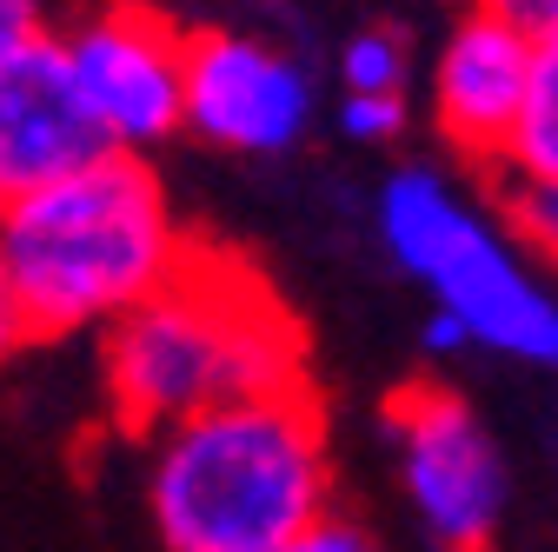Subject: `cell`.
Instances as JSON below:
<instances>
[{"label":"cell","instance_id":"cell-1","mask_svg":"<svg viewBox=\"0 0 558 552\" xmlns=\"http://www.w3.org/2000/svg\"><path fill=\"white\" fill-rule=\"evenodd\" d=\"M147 526L160 552H272L332 513V433L319 393L272 386L147 433Z\"/></svg>","mask_w":558,"mask_h":552},{"label":"cell","instance_id":"cell-2","mask_svg":"<svg viewBox=\"0 0 558 552\" xmlns=\"http://www.w3.org/2000/svg\"><path fill=\"white\" fill-rule=\"evenodd\" d=\"M306 380V333L233 253L186 247L167 280L100 333V386L113 427L160 433L186 412Z\"/></svg>","mask_w":558,"mask_h":552},{"label":"cell","instance_id":"cell-3","mask_svg":"<svg viewBox=\"0 0 558 552\" xmlns=\"http://www.w3.org/2000/svg\"><path fill=\"white\" fill-rule=\"evenodd\" d=\"M186 227L140 154H100L0 200V273L34 339L107 333L186 260Z\"/></svg>","mask_w":558,"mask_h":552},{"label":"cell","instance_id":"cell-4","mask_svg":"<svg viewBox=\"0 0 558 552\" xmlns=\"http://www.w3.org/2000/svg\"><path fill=\"white\" fill-rule=\"evenodd\" d=\"M373 220L392 266L472 333L478 353L558 373V293L493 206H478L439 167H392Z\"/></svg>","mask_w":558,"mask_h":552},{"label":"cell","instance_id":"cell-5","mask_svg":"<svg viewBox=\"0 0 558 552\" xmlns=\"http://www.w3.org/2000/svg\"><path fill=\"white\" fill-rule=\"evenodd\" d=\"M386 446L399 466V493L439 552H493L512 466L478 406L446 380H412L386 399Z\"/></svg>","mask_w":558,"mask_h":552},{"label":"cell","instance_id":"cell-6","mask_svg":"<svg viewBox=\"0 0 558 552\" xmlns=\"http://www.w3.org/2000/svg\"><path fill=\"white\" fill-rule=\"evenodd\" d=\"M53 34L113 154L154 160L167 141H180L186 27L160 0H87Z\"/></svg>","mask_w":558,"mask_h":552},{"label":"cell","instance_id":"cell-7","mask_svg":"<svg viewBox=\"0 0 558 552\" xmlns=\"http://www.w3.org/2000/svg\"><path fill=\"white\" fill-rule=\"evenodd\" d=\"M313 113H319V87L300 53L246 27H186L180 133L220 154L272 160L306 141Z\"/></svg>","mask_w":558,"mask_h":552},{"label":"cell","instance_id":"cell-8","mask_svg":"<svg viewBox=\"0 0 558 552\" xmlns=\"http://www.w3.org/2000/svg\"><path fill=\"white\" fill-rule=\"evenodd\" d=\"M525 81H532V40L512 21H499L485 0H465L426 60V107L446 147L499 173L525 107Z\"/></svg>","mask_w":558,"mask_h":552},{"label":"cell","instance_id":"cell-9","mask_svg":"<svg viewBox=\"0 0 558 552\" xmlns=\"http://www.w3.org/2000/svg\"><path fill=\"white\" fill-rule=\"evenodd\" d=\"M113 154L107 133L60 53V34L40 27L0 53V200L47 187L87 160Z\"/></svg>","mask_w":558,"mask_h":552},{"label":"cell","instance_id":"cell-10","mask_svg":"<svg viewBox=\"0 0 558 552\" xmlns=\"http://www.w3.org/2000/svg\"><path fill=\"white\" fill-rule=\"evenodd\" d=\"M499 173H538L558 180V34L532 40V81H525V107L512 127V147Z\"/></svg>","mask_w":558,"mask_h":552},{"label":"cell","instance_id":"cell-11","mask_svg":"<svg viewBox=\"0 0 558 552\" xmlns=\"http://www.w3.org/2000/svg\"><path fill=\"white\" fill-rule=\"evenodd\" d=\"M412 67H418V40L405 21H360L339 40L332 81H339V94H405Z\"/></svg>","mask_w":558,"mask_h":552},{"label":"cell","instance_id":"cell-12","mask_svg":"<svg viewBox=\"0 0 558 552\" xmlns=\"http://www.w3.org/2000/svg\"><path fill=\"white\" fill-rule=\"evenodd\" d=\"M499 220L538 273H558V180L499 173Z\"/></svg>","mask_w":558,"mask_h":552},{"label":"cell","instance_id":"cell-13","mask_svg":"<svg viewBox=\"0 0 558 552\" xmlns=\"http://www.w3.org/2000/svg\"><path fill=\"white\" fill-rule=\"evenodd\" d=\"M332 113H339V133H345V141L386 147V141H399V133H405L412 100H405V94H339Z\"/></svg>","mask_w":558,"mask_h":552},{"label":"cell","instance_id":"cell-14","mask_svg":"<svg viewBox=\"0 0 558 552\" xmlns=\"http://www.w3.org/2000/svg\"><path fill=\"white\" fill-rule=\"evenodd\" d=\"M272 552H379V545H373V532H366V526H353V519H339V513H326V519H313L306 532H293V539H279Z\"/></svg>","mask_w":558,"mask_h":552},{"label":"cell","instance_id":"cell-15","mask_svg":"<svg viewBox=\"0 0 558 552\" xmlns=\"http://www.w3.org/2000/svg\"><path fill=\"white\" fill-rule=\"evenodd\" d=\"M418 347H426L433 360H459V353H472V333H465L452 313L426 307V320H418Z\"/></svg>","mask_w":558,"mask_h":552},{"label":"cell","instance_id":"cell-16","mask_svg":"<svg viewBox=\"0 0 558 552\" xmlns=\"http://www.w3.org/2000/svg\"><path fill=\"white\" fill-rule=\"evenodd\" d=\"M499 21H512L525 40H545V34H558V0H485Z\"/></svg>","mask_w":558,"mask_h":552},{"label":"cell","instance_id":"cell-17","mask_svg":"<svg viewBox=\"0 0 558 552\" xmlns=\"http://www.w3.org/2000/svg\"><path fill=\"white\" fill-rule=\"evenodd\" d=\"M27 347H40V339H34V326H27V313H21V300L8 287V273H0V367L21 360Z\"/></svg>","mask_w":558,"mask_h":552},{"label":"cell","instance_id":"cell-18","mask_svg":"<svg viewBox=\"0 0 558 552\" xmlns=\"http://www.w3.org/2000/svg\"><path fill=\"white\" fill-rule=\"evenodd\" d=\"M47 21H40V0H0V53L8 47H21L27 34H40Z\"/></svg>","mask_w":558,"mask_h":552},{"label":"cell","instance_id":"cell-19","mask_svg":"<svg viewBox=\"0 0 558 552\" xmlns=\"http://www.w3.org/2000/svg\"><path fill=\"white\" fill-rule=\"evenodd\" d=\"M459 8H465V0H459Z\"/></svg>","mask_w":558,"mask_h":552}]
</instances>
